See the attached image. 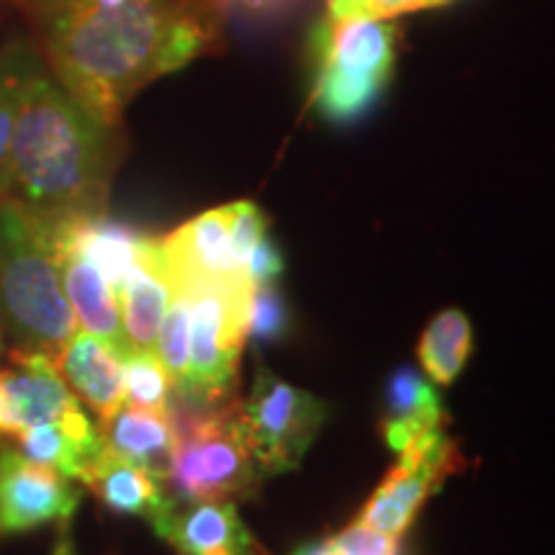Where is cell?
Returning a JSON list of instances; mask_svg holds the SVG:
<instances>
[{"mask_svg": "<svg viewBox=\"0 0 555 555\" xmlns=\"http://www.w3.org/2000/svg\"><path fill=\"white\" fill-rule=\"evenodd\" d=\"M18 453L39 466L57 470L69 481H80L90 463L103 450L101 429L90 422V416L80 409L62 416L57 422L34 425L16 435Z\"/></svg>", "mask_w": 555, "mask_h": 555, "instance_id": "cell-17", "label": "cell"}, {"mask_svg": "<svg viewBox=\"0 0 555 555\" xmlns=\"http://www.w3.org/2000/svg\"><path fill=\"white\" fill-rule=\"evenodd\" d=\"M397 57L393 21L322 13L307 37L311 108L337 127L360 121L391 86Z\"/></svg>", "mask_w": 555, "mask_h": 555, "instance_id": "cell-4", "label": "cell"}, {"mask_svg": "<svg viewBox=\"0 0 555 555\" xmlns=\"http://www.w3.org/2000/svg\"><path fill=\"white\" fill-rule=\"evenodd\" d=\"M470 350H474V330H470L468 317L457 309L440 311L422 332L420 347H416L425 376L437 386L453 384L461 376Z\"/></svg>", "mask_w": 555, "mask_h": 555, "instance_id": "cell-21", "label": "cell"}, {"mask_svg": "<svg viewBox=\"0 0 555 555\" xmlns=\"http://www.w3.org/2000/svg\"><path fill=\"white\" fill-rule=\"evenodd\" d=\"M159 538L178 555H258V540L232 502L178 504Z\"/></svg>", "mask_w": 555, "mask_h": 555, "instance_id": "cell-16", "label": "cell"}, {"mask_svg": "<svg viewBox=\"0 0 555 555\" xmlns=\"http://www.w3.org/2000/svg\"><path fill=\"white\" fill-rule=\"evenodd\" d=\"M176 391L155 350H129L124 356V404L157 414L176 412Z\"/></svg>", "mask_w": 555, "mask_h": 555, "instance_id": "cell-23", "label": "cell"}, {"mask_svg": "<svg viewBox=\"0 0 555 555\" xmlns=\"http://www.w3.org/2000/svg\"><path fill=\"white\" fill-rule=\"evenodd\" d=\"M80 481L93 491L106 509L116 512V515L142 517L157 535L178 506L165 481L150 476L147 470L131 466L124 457L111 453L106 446L86 468Z\"/></svg>", "mask_w": 555, "mask_h": 555, "instance_id": "cell-12", "label": "cell"}, {"mask_svg": "<svg viewBox=\"0 0 555 555\" xmlns=\"http://www.w3.org/2000/svg\"><path fill=\"white\" fill-rule=\"evenodd\" d=\"M52 247L54 258H57L62 291H65V298L69 309H73L78 327L106 339L108 345H114L116 350L127 356L131 347L127 335H124L119 296H116L114 286L78 249L54 245V242Z\"/></svg>", "mask_w": 555, "mask_h": 555, "instance_id": "cell-14", "label": "cell"}, {"mask_svg": "<svg viewBox=\"0 0 555 555\" xmlns=\"http://www.w3.org/2000/svg\"><path fill=\"white\" fill-rule=\"evenodd\" d=\"M172 294V270L165 258L163 240L144 237L134 262L124 275L119 291V309L124 335L131 350H155L159 324Z\"/></svg>", "mask_w": 555, "mask_h": 555, "instance_id": "cell-11", "label": "cell"}, {"mask_svg": "<svg viewBox=\"0 0 555 555\" xmlns=\"http://www.w3.org/2000/svg\"><path fill=\"white\" fill-rule=\"evenodd\" d=\"M291 327H294V314L283 291H278L275 283L253 288L247 337H253L258 345H273L286 339Z\"/></svg>", "mask_w": 555, "mask_h": 555, "instance_id": "cell-24", "label": "cell"}, {"mask_svg": "<svg viewBox=\"0 0 555 555\" xmlns=\"http://www.w3.org/2000/svg\"><path fill=\"white\" fill-rule=\"evenodd\" d=\"M453 0H330L327 11L332 16L343 18H376V21H393L409 13L442 9Z\"/></svg>", "mask_w": 555, "mask_h": 555, "instance_id": "cell-25", "label": "cell"}, {"mask_svg": "<svg viewBox=\"0 0 555 555\" xmlns=\"http://www.w3.org/2000/svg\"><path fill=\"white\" fill-rule=\"evenodd\" d=\"M294 555H335V547H332L330 540H314V543L298 547Z\"/></svg>", "mask_w": 555, "mask_h": 555, "instance_id": "cell-29", "label": "cell"}, {"mask_svg": "<svg viewBox=\"0 0 555 555\" xmlns=\"http://www.w3.org/2000/svg\"><path fill=\"white\" fill-rule=\"evenodd\" d=\"M57 367L69 391L93 409L101 425L124 406V352L106 339L78 327L62 347Z\"/></svg>", "mask_w": 555, "mask_h": 555, "instance_id": "cell-13", "label": "cell"}, {"mask_svg": "<svg viewBox=\"0 0 555 555\" xmlns=\"http://www.w3.org/2000/svg\"><path fill=\"white\" fill-rule=\"evenodd\" d=\"M121 147L119 127L93 119L41 62L18 108L9 196L41 221L103 214Z\"/></svg>", "mask_w": 555, "mask_h": 555, "instance_id": "cell-2", "label": "cell"}, {"mask_svg": "<svg viewBox=\"0 0 555 555\" xmlns=\"http://www.w3.org/2000/svg\"><path fill=\"white\" fill-rule=\"evenodd\" d=\"M78 504L80 489L69 478L39 466L18 450H0V538L50 522L67 525Z\"/></svg>", "mask_w": 555, "mask_h": 555, "instance_id": "cell-9", "label": "cell"}, {"mask_svg": "<svg viewBox=\"0 0 555 555\" xmlns=\"http://www.w3.org/2000/svg\"><path fill=\"white\" fill-rule=\"evenodd\" d=\"M242 406V427L262 476L298 468L327 420L324 401L260 367Z\"/></svg>", "mask_w": 555, "mask_h": 555, "instance_id": "cell-7", "label": "cell"}, {"mask_svg": "<svg viewBox=\"0 0 555 555\" xmlns=\"http://www.w3.org/2000/svg\"><path fill=\"white\" fill-rule=\"evenodd\" d=\"M54 80L106 127L150 82L224 47L219 0H5Z\"/></svg>", "mask_w": 555, "mask_h": 555, "instance_id": "cell-1", "label": "cell"}, {"mask_svg": "<svg viewBox=\"0 0 555 555\" xmlns=\"http://www.w3.org/2000/svg\"><path fill=\"white\" fill-rule=\"evenodd\" d=\"M155 352L168 373L176 399L183 393L189 380V358H191V301L189 286L172 275V294L165 309L163 324H159Z\"/></svg>", "mask_w": 555, "mask_h": 555, "instance_id": "cell-22", "label": "cell"}, {"mask_svg": "<svg viewBox=\"0 0 555 555\" xmlns=\"http://www.w3.org/2000/svg\"><path fill=\"white\" fill-rule=\"evenodd\" d=\"M172 414H157L124 404L99 427L103 446L131 466L147 470L150 476L165 481L172 448H176V420H172Z\"/></svg>", "mask_w": 555, "mask_h": 555, "instance_id": "cell-18", "label": "cell"}, {"mask_svg": "<svg viewBox=\"0 0 555 555\" xmlns=\"http://www.w3.org/2000/svg\"><path fill=\"white\" fill-rule=\"evenodd\" d=\"M461 450L440 427L416 437L412 446L401 450L397 466L360 509L358 522L384 535L401 538L414 522L422 504L440 489L450 474L461 468Z\"/></svg>", "mask_w": 555, "mask_h": 555, "instance_id": "cell-8", "label": "cell"}, {"mask_svg": "<svg viewBox=\"0 0 555 555\" xmlns=\"http://www.w3.org/2000/svg\"><path fill=\"white\" fill-rule=\"evenodd\" d=\"M327 3H330V0H327Z\"/></svg>", "mask_w": 555, "mask_h": 555, "instance_id": "cell-31", "label": "cell"}, {"mask_svg": "<svg viewBox=\"0 0 555 555\" xmlns=\"http://www.w3.org/2000/svg\"><path fill=\"white\" fill-rule=\"evenodd\" d=\"M41 62L39 47L26 34H11L0 44V201L11 193V147L21 101Z\"/></svg>", "mask_w": 555, "mask_h": 555, "instance_id": "cell-20", "label": "cell"}, {"mask_svg": "<svg viewBox=\"0 0 555 555\" xmlns=\"http://www.w3.org/2000/svg\"><path fill=\"white\" fill-rule=\"evenodd\" d=\"M442 399L437 397L433 380L412 365H401L386 384L384 437L388 448L401 453L416 437L433 433L442 425Z\"/></svg>", "mask_w": 555, "mask_h": 555, "instance_id": "cell-19", "label": "cell"}, {"mask_svg": "<svg viewBox=\"0 0 555 555\" xmlns=\"http://www.w3.org/2000/svg\"><path fill=\"white\" fill-rule=\"evenodd\" d=\"M80 409L57 363L41 352L13 350L11 365L0 371V435L16 437L44 422H57Z\"/></svg>", "mask_w": 555, "mask_h": 555, "instance_id": "cell-10", "label": "cell"}, {"mask_svg": "<svg viewBox=\"0 0 555 555\" xmlns=\"http://www.w3.org/2000/svg\"><path fill=\"white\" fill-rule=\"evenodd\" d=\"M227 18H240L247 24H273L283 21L301 0H219Z\"/></svg>", "mask_w": 555, "mask_h": 555, "instance_id": "cell-28", "label": "cell"}, {"mask_svg": "<svg viewBox=\"0 0 555 555\" xmlns=\"http://www.w3.org/2000/svg\"><path fill=\"white\" fill-rule=\"evenodd\" d=\"M180 281L189 286L191 301V358L189 380L176 404H221L232 399L234 380H237L240 356L249 327L253 286L247 278H211V281L180 278Z\"/></svg>", "mask_w": 555, "mask_h": 555, "instance_id": "cell-6", "label": "cell"}, {"mask_svg": "<svg viewBox=\"0 0 555 555\" xmlns=\"http://www.w3.org/2000/svg\"><path fill=\"white\" fill-rule=\"evenodd\" d=\"M172 420L176 448L165 486L178 504L229 502L258 491L266 476L247 446L237 399L214 406L176 404Z\"/></svg>", "mask_w": 555, "mask_h": 555, "instance_id": "cell-5", "label": "cell"}, {"mask_svg": "<svg viewBox=\"0 0 555 555\" xmlns=\"http://www.w3.org/2000/svg\"><path fill=\"white\" fill-rule=\"evenodd\" d=\"M286 270V262H283V253L278 245L270 240V234H262V237L255 242V247L249 249L245 260V278L253 288L266 286V283H275L278 278Z\"/></svg>", "mask_w": 555, "mask_h": 555, "instance_id": "cell-27", "label": "cell"}, {"mask_svg": "<svg viewBox=\"0 0 555 555\" xmlns=\"http://www.w3.org/2000/svg\"><path fill=\"white\" fill-rule=\"evenodd\" d=\"M5 356V335H3V327H0V358Z\"/></svg>", "mask_w": 555, "mask_h": 555, "instance_id": "cell-30", "label": "cell"}, {"mask_svg": "<svg viewBox=\"0 0 555 555\" xmlns=\"http://www.w3.org/2000/svg\"><path fill=\"white\" fill-rule=\"evenodd\" d=\"M0 327L16 350L54 363L78 330L44 221L11 196L0 201Z\"/></svg>", "mask_w": 555, "mask_h": 555, "instance_id": "cell-3", "label": "cell"}, {"mask_svg": "<svg viewBox=\"0 0 555 555\" xmlns=\"http://www.w3.org/2000/svg\"><path fill=\"white\" fill-rule=\"evenodd\" d=\"M229 224H232V204L208 208L165 237V258L172 273L185 281L245 278L234 262Z\"/></svg>", "mask_w": 555, "mask_h": 555, "instance_id": "cell-15", "label": "cell"}, {"mask_svg": "<svg viewBox=\"0 0 555 555\" xmlns=\"http://www.w3.org/2000/svg\"><path fill=\"white\" fill-rule=\"evenodd\" d=\"M330 543L335 555H399V538L384 535L360 522L345 527Z\"/></svg>", "mask_w": 555, "mask_h": 555, "instance_id": "cell-26", "label": "cell"}]
</instances>
